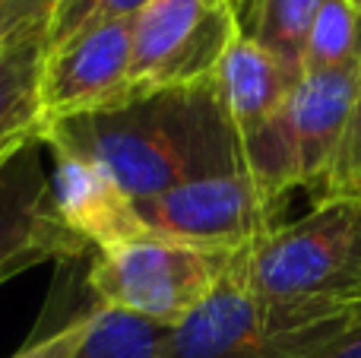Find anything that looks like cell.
Wrapping results in <instances>:
<instances>
[{
  "instance_id": "1",
  "label": "cell",
  "mask_w": 361,
  "mask_h": 358,
  "mask_svg": "<svg viewBox=\"0 0 361 358\" xmlns=\"http://www.w3.org/2000/svg\"><path fill=\"white\" fill-rule=\"evenodd\" d=\"M42 143H61L95 159L137 203L193 178L244 168L241 143L209 82L42 124Z\"/></svg>"
},
{
  "instance_id": "2",
  "label": "cell",
  "mask_w": 361,
  "mask_h": 358,
  "mask_svg": "<svg viewBox=\"0 0 361 358\" xmlns=\"http://www.w3.org/2000/svg\"><path fill=\"white\" fill-rule=\"evenodd\" d=\"M244 276L295 358L314 330L361 304V197H326L244 247Z\"/></svg>"
},
{
  "instance_id": "3",
  "label": "cell",
  "mask_w": 361,
  "mask_h": 358,
  "mask_svg": "<svg viewBox=\"0 0 361 358\" xmlns=\"http://www.w3.org/2000/svg\"><path fill=\"white\" fill-rule=\"evenodd\" d=\"M235 254L180 245L149 232L121 247L95 251L86 279L95 308L143 317L171 330L209 298Z\"/></svg>"
},
{
  "instance_id": "4",
  "label": "cell",
  "mask_w": 361,
  "mask_h": 358,
  "mask_svg": "<svg viewBox=\"0 0 361 358\" xmlns=\"http://www.w3.org/2000/svg\"><path fill=\"white\" fill-rule=\"evenodd\" d=\"M286 200L288 197L273 194L247 168H238L193 178L159 197L140 200L137 206L146 228L159 238L212 251H241L282 226Z\"/></svg>"
},
{
  "instance_id": "5",
  "label": "cell",
  "mask_w": 361,
  "mask_h": 358,
  "mask_svg": "<svg viewBox=\"0 0 361 358\" xmlns=\"http://www.w3.org/2000/svg\"><path fill=\"white\" fill-rule=\"evenodd\" d=\"M235 35V13L219 0H149L133 16V99L212 82Z\"/></svg>"
},
{
  "instance_id": "6",
  "label": "cell",
  "mask_w": 361,
  "mask_h": 358,
  "mask_svg": "<svg viewBox=\"0 0 361 358\" xmlns=\"http://www.w3.org/2000/svg\"><path fill=\"white\" fill-rule=\"evenodd\" d=\"M130 54L133 19L95 25L48 48L42 67V124L130 101Z\"/></svg>"
},
{
  "instance_id": "7",
  "label": "cell",
  "mask_w": 361,
  "mask_h": 358,
  "mask_svg": "<svg viewBox=\"0 0 361 358\" xmlns=\"http://www.w3.org/2000/svg\"><path fill=\"white\" fill-rule=\"evenodd\" d=\"M358 73V67L307 70L295 80L286 111H282L295 184L317 190V200L330 197L333 178L343 159L352 108H355Z\"/></svg>"
},
{
  "instance_id": "8",
  "label": "cell",
  "mask_w": 361,
  "mask_h": 358,
  "mask_svg": "<svg viewBox=\"0 0 361 358\" xmlns=\"http://www.w3.org/2000/svg\"><path fill=\"white\" fill-rule=\"evenodd\" d=\"M51 168V213L89 251H108L149 235L140 206L95 159L61 143H44Z\"/></svg>"
},
{
  "instance_id": "9",
  "label": "cell",
  "mask_w": 361,
  "mask_h": 358,
  "mask_svg": "<svg viewBox=\"0 0 361 358\" xmlns=\"http://www.w3.org/2000/svg\"><path fill=\"white\" fill-rule=\"evenodd\" d=\"M241 254L244 247L231 257L209 298L165 333L162 358H286V342L269 330L247 285Z\"/></svg>"
},
{
  "instance_id": "10",
  "label": "cell",
  "mask_w": 361,
  "mask_h": 358,
  "mask_svg": "<svg viewBox=\"0 0 361 358\" xmlns=\"http://www.w3.org/2000/svg\"><path fill=\"white\" fill-rule=\"evenodd\" d=\"M42 149V137H29L0 156V266L23 254L73 260L89 251L51 213V175Z\"/></svg>"
},
{
  "instance_id": "11",
  "label": "cell",
  "mask_w": 361,
  "mask_h": 358,
  "mask_svg": "<svg viewBox=\"0 0 361 358\" xmlns=\"http://www.w3.org/2000/svg\"><path fill=\"white\" fill-rule=\"evenodd\" d=\"M209 86L244 149L282 118L295 82L260 44L238 32L225 48Z\"/></svg>"
},
{
  "instance_id": "12",
  "label": "cell",
  "mask_w": 361,
  "mask_h": 358,
  "mask_svg": "<svg viewBox=\"0 0 361 358\" xmlns=\"http://www.w3.org/2000/svg\"><path fill=\"white\" fill-rule=\"evenodd\" d=\"M48 29H29L0 44V156L42 137V67Z\"/></svg>"
},
{
  "instance_id": "13",
  "label": "cell",
  "mask_w": 361,
  "mask_h": 358,
  "mask_svg": "<svg viewBox=\"0 0 361 358\" xmlns=\"http://www.w3.org/2000/svg\"><path fill=\"white\" fill-rule=\"evenodd\" d=\"M324 0H241L235 6L238 32L257 42L288 80L305 73V44Z\"/></svg>"
},
{
  "instance_id": "14",
  "label": "cell",
  "mask_w": 361,
  "mask_h": 358,
  "mask_svg": "<svg viewBox=\"0 0 361 358\" xmlns=\"http://www.w3.org/2000/svg\"><path fill=\"white\" fill-rule=\"evenodd\" d=\"M361 70V4L324 0L305 44L307 70Z\"/></svg>"
},
{
  "instance_id": "15",
  "label": "cell",
  "mask_w": 361,
  "mask_h": 358,
  "mask_svg": "<svg viewBox=\"0 0 361 358\" xmlns=\"http://www.w3.org/2000/svg\"><path fill=\"white\" fill-rule=\"evenodd\" d=\"M169 330L143 317L92 308V323L76 358H162Z\"/></svg>"
},
{
  "instance_id": "16",
  "label": "cell",
  "mask_w": 361,
  "mask_h": 358,
  "mask_svg": "<svg viewBox=\"0 0 361 358\" xmlns=\"http://www.w3.org/2000/svg\"><path fill=\"white\" fill-rule=\"evenodd\" d=\"M149 0H54L48 16V48L105 23L133 19Z\"/></svg>"
},
{
  "instance_id": "17",
  "label": "cell",
  "mask_w": 361,
  "mask_h": 358,
  "mask_svg": "<svg viewBox=\"0 0 361 358\" xmlns=\"http://www.w3.org/2000/svg\"><path fill=\"white\" fill-rule=\"evenodd\" d=\"M295 358H361V304L336 323L317 330Z\"/></svg>"
},
{
  "instance_id": "18",
  "label": "cell",
  "mask_w": 361,
  "mask_h": 358,
  "mask_svg": "<svg viewBox=\"0 0 361 358\" xmlns=\"http://www.w3.org/2000/svg\"><path fill=\"white\" fill-rule=\"evenodd\" d=\"M343 194L345 197H361V73H358V89H355V108H352L349 137H345L343 159H339L336 178H333V187H330V197H343Z\"/></svg>"
},
{
  "instance_id": "19",
  "label": "cell",
  "mask_w": 361,
  "mask_h": 358,
  "mask_svg": "<svg viewBox=\"0 0 361 358\" xmlns=\"http://www.w3.org/2000/svg\"><path fill=\"white\" fill-rule=\"evenodd\" d=\"M89 323H92V308H89L86 314L73 317L70 323H63L54 333L38 336L35 342L19 349L13 358H76L82 349V340H86V333H89Z\"/></svg>"
},
{
  "instance_id": "20",
  "label": "cell",
  "mask_w": 361,
  "mask_h": 358,
  "mask_svg": "<svg viewBox=\"0 0 361 358\" xmlns=\"http://www.w3.org/2000/svg\"><path fill=\"white\" fill-rule=\"evenodd\" d=\"M54 0H0V44L29 29H48Z\"/></svg>"
},
{
  "instance_id": "21",
  "label": "cell",
  "mask_w": 361,
  "mask_h": 358,
  "mask_svg": "<svg viewBox=\"0 0 361 358\" xmlns=\"http://www.w3.org/2000/svg\"><path fill=\"white\" fill-rule=\"evenodd\" d=\"M51 257H44V254H23V257H16V260H10V264H4L0 266V285H6L10 279H16V276H23L25 270H32V266H38V264H48Z\"/></svg>"
},
{
  "instance_id": "22",
  "label": "cell",
  "mask_w": 361,
  "mask_h": 358,
  "mask_svg": "<svg viewBox=\"0 0 361 358\" xmlns=\"http://www.w3.org/2000/svg\"><path fill=\"white\" fill-rule=\"evenodd\" d=\"M219 4H222V6H228V10H235V6L241 4V0H219Z\"/></svg>"
},
{
  "instance_id": "23",
  "label": "cell",
  "mask_w": 361,
  "mask_h": 358,
  "mask_svg": "<svg viewBox=\"0 0 361 358\" xmlns=\"http://www.w3.org/2000/svg\"><path fill=\"white\" fill-rule=\"evenodd\" d=\"M358 4H361V0H358Z\"/></svg>"
}]
</instances>
